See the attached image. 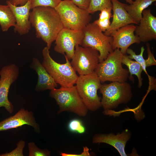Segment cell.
<instances>
[{
	"label": "cell",
	"instance_id": "1",
	"mask_svg": "<svg viewBox=\"0 0 156 156\" xmlns=\"http://www.w3.org/2000/svg\"><path fill=\"white\" fill-rule=\"evenodd\" d=\"M29 20L35 29L37 38L46 43L50 49L52 43L63 26L58 13L54 8L39 7L32 9Z\"/></svg>",
	"mask_w": 156,
	"mask_h": 156
},
{
	"label": "cell",
	"instance_id": "2",
	"mask_svg": "<svg viewBox=\"0 0 156 156\" xmlns=\"http://www.w3.org/2000/svg\"><path fill=\"white\" fill-rule=\"evenodd\" d=\"M123 55L120 49L117 48L110 53L105 60L99 63L94 71L101 83L127 81L129 72L122 66Z\"/></svg>",
	"mask_w": 156,
	"mask_h": 156
},
{
	"label": "cell",
	"instance_id": "3",
	"mask_svg": "<svg viewBox=\"0 0 156 156\" xmlns=\"http://www.w3.org/2000/svg\"><path fill=\"white\" fill-rule=\"evenodd\" d=\"M49 49L44 47L42 50L43 60L42 63L55 82L61 87H69L76 84L78 76L66 55L63 64L55 61L50 54Z\"/></svg>",
	"mask_w": 156,
	"mask_h": 156
},
{
	"label": "cell",
	"instance_id": "4",
	"mask_svg": "<svg viewBox=\"0 0 156 156\" xmlns=\"http://www.w3.org/2000/svg\"><path fill=\"white\" fill-rule=\"evenodd\" d=\"M54 8L64 28L82 30L92 19L91 16L87 10L79 8L71 0H61Z\"/></svg>",
	"mask_w": 156,
	"mask_h": 156
},
{
	"label": "cell",
	"instance_id": "5",
	"mask_svg": "<svg viewBox=\"0 0 156 156\" xmlns=\"http://www.w3.org/2000/svg\"><path fill=\"white\" fill-rule=\"evenodd\" d=\"M99 90L102 95L101 103L103 112L112 110L120 104L127 103L132 97L131 87L126 81L101 84Z\"/></svg>",
	"mask_w": 156,
	"mask_h": 156
},
{
	"label": "cell",
	"instance_id": "6",
	"mask_svg": "<svg viewBox=\"0 0 156 156\" xmlns=\"http://www.w3.org/2000/svg\"><path fill=\"white\" fill-rule=\"evenodd\" d=\"M49 95L55 100L59 107L58 114L68 111L80 116L87 115L88 109L79 96L76 86L55 88L51 90Z\"/></svg>",
	"mask_w": 156,
	"mask_h": 156
},
{
	"label": "cell",
	"instance_id": "7",
	"mask_svg": "<svg viewBox=\"0 0 156 156\" xmlns=\"http://www.w3.org/2000/svg\"><path fill=\"white\" fill-rule=\"evenodd\" d=\"M101 82L95 71L79 75L76 83L78 93L88 109L94 111L101 107V98L97 94Z\"/></svg>",
	"mask_w": 156,
	"mask_h": 156
},
{
	"label": "cell",
	"instance_id": "8",
	"mask_svg": "<svg viewBox=\"0 0 156 156\" xmlns=\"http://www.w3.org/2000/svg\"><path fill=\"white\" fill-rule=\"evenodd\" d=\"M84 38L81 45L83 47H90L98 51L99 54V63L102 62L112 49L113 38L107 36L93 22L88 24L83 29Z\"/></svg>",
	"mask_w": 156,
	"mask_h": 156
},
{
	"label": "cell",
	"instance_id": "9",
	"mask_svg": "<svg viewBox=\"0 0 156 156\" xmlns=\"http://www.w3.org/2000/svg\"><path fill=\"white\" fill-rule=\"evenodd\" d=\"M70 63L79 75L89 74L94 71L99 63V54L90 47L76 45Z\"/></svg>",
	"mask_w": 156,
	"mask_h": 156
},
{
	"label": "cell",
	"instance_id": "10",
	"mask_svg": "<svg viewBox=\"0 0 156 156\" xmlns=\"http://www.w3.org/2000/svg\"><path fill=\"white\" fill-rule=\"evenodd\" d=\"M82 30H77L63 28L57 35L54 50L65 55L68 60L71 59L76 45H81L84 38Z\"/></svg>",
	"mask_w": 156,
	"mask_h": 156
},
{
	"label": "cell",
	"instance_id": "11",
	"mask_svg": "<svg viewBox=\"0 0 156 156\" xmlns=\"http://www.w3.org/2000/svg\"><path fill=\"white\" fill-rule=\"evenodd\" d=\"M18 67L14 64L3 67L0 70V108L4 107L10 114L14 111V106L9 100L8 94L11 85L17 79Z\"/></svg>",
	"mask_w": 156,
	"mask_h": 156
},
{
	"label": "cell",
	"instance_id": "12",
	"mask_svg": "<svg viewBox=\"0 0 156 156\" xmlns=\"http://www.w3.org/2000/svg\"><path fill=\"white\" fill-rule=\"evenodd\" d=\"M27 125L33 127L38 133L40 132L39 124L34 116L33 113L21 108L14 115L0 122V131H6Z\"/></svg>",
	"mask_w": 156,
	"mask_h": 156
},
{
	"label": "cell",
	"instance_id": "13",
	"mask_svg": "<svg viewBox=\"0 0 156 156\" xmlns=\"http://www.w3.org/2000/svg\"><path fill=\"white\" fill-rule=\"evenodd\" d=\"M135 28L133 24H130L120 28L112 33L110 36L113 38V50L119 48L123 55H125L131 45L139 43L138 38L134 34Z\"/></svg>",
	"mask_w": 156,
	"mask_h": 156
},
{
	"label": "cell",
	"instance_id": "14",
	"mask_svg": "<svg viewBox=\"0 0 156 156\" xmlns=\"http://www.w3.org/2000/svg\"><path fill=\"white\" fill-rule=\"evenodd\" d=\"M135 31L140 42H147L156 39V17L151 13V9L144 10L142 17Z\"/></svg>",
	"mask_w": 156,
	"mask_h": 156
},
{
	"label": "cell",
	"instance_id": "15",
	"mask_svg": "<svg viewBox=\"0 0 156 156\" xmlns=\"http://www.w3.org/2000/svg\"><path fill=\"white\" fill-rule=\"evenodd\" d=\"M131 132L127 129L121 133L98 134L94 135L92 138L94 143H104L109 144L116 148L121 156H126L125 148L127 142L130 138Z\"/></svg>",
	"mask_w": 156,
	"mask_h": 156
},
{
	"label": "cell",
	"instance_id": "16",
	"mask_svg": "<svg viewBox=\"0 0 156 156\" xmlns=\"http://www.w3.org/2000/svg\"><path fill=\"white\" fill-rule=\"evenodd\" d=\"M31 0H29L22 6H16L12 4L9 0L6 4L11 10L14 15L16 24L14 27V31L20 35L27 34L30 30L31 25L29 20Z\"/></svg>",
	"mask_w": 156,
	"mask_h": 156
},
{
	"label": "cell",
	"instance_id": "17",
	"mask_svg": "<svg viewBox=\"0 0 156 156\" xmlns=\"http://www.w3.org/2000/svg\"><path fill=\"white\" fill-rule=\"evenodd\" d=\"M113 11V19L109 29L104 34L110 36L120 28L130 24H137L125 9L124 4L118 0H111Z\"/></svg>",
	"mask_w": 156,
	"mask_h": 156
},
{
	"label": "cell",
	"instance_id": "18",
	"mask_svg": "<svg viewBox=\"0 0 156 156\" xmlns=\"http://www.w3.org/2000/svg\"><path fill=\"white\" fill-rule=\"evenodd\" d=\"M30 67L35 70L38 76V82L35 89L36 91L39 92L48 90H51L57 87V83L38 59L33 57Z\"/></svg>",
	"mask_w": 156,
	"mask_h": 156
},
{
	"label": "cell",
	"instance_id": "19",
	"mask_svg": "<svg viewBox=\"0 0 156 156\" xmlns=\"http://www.w3.org/2000/svg\"><path fill=\"white\" fill-rule=\"evenodd\" d=\"M156 0H135L131 4H124L125 8L132 19L138 25L142 17L143 11Z\"/></svg>",
	"mask_w": 156,
	"mask_h": 156
},
{
	"label": "cell",
	"instance_id": "20",
	"mask_svg": "<svg viewBox=\"0 0 156 156\" xmlns=\"http://www.w3.org/2000/svg\"><path fill=\"white\" fill-rule=\"evenodd\" d=\"M146 46L148 55V57L146 59H144L143 56L145 50L143 46L141 48V52L139 55H136L132 49L129 48L127 49L126 53L129 55L128 56L130 58L135 60L141 66L143 70L147 74L146 68L151 66L156 65V61L151 51L149 44L147 43Z\"/></svg>",
	"mask_w": 156,
	"mask_h": 156
},
{
	"label": "cell",
	"instance_id": "21",
	"mask_svg": "<svg viewBox=\"0 0 156 156\" xmlns=\"http://www.w3.org/2000/svg\"><path fill=\"white\" fill-rule=\"evenodd\" d=\"M16 23L14 15L9 6L0 4V25L2 31H7L10 27L14 26Z\"/></svg>",
	"mask_w": 156,
	"mask_h": 156
},
{
	"label": "cell",
	"instance_id": "22",
	"mask_svg": "<svg viewBox=\"0 0 156 156\" xmlns=\"http://www.w3.org/2000/svg\"><path fill=\"white\" fill-rule=\"evenodd\" d=\"M122 64L126 65L128 68L130 73L129 78L131 81H134L132 77L133 75H136L138 79V87L140 88L142 85V78L141 77L142 73L143 70L141 66L137 62L134 61L130 58L126 54L123 55L122 58Z\"/></svg>",
	"mask_w": 156,
	"mask_h": 156
},
{
	"label": "cell",
	"instance_id": "23",
	"mask_svg": "<svg viewBox=\"0 0 156 156\" xmlns=\"http://www.w3.org/2000/svg\"><path fill=\"white\" fill-rule=\"evenodd\" d=\"M112 8H105L101 10L99 18L93 22L103 32H105L110 27L111 23L110 19L112 17L111 12Z\"/></svg>",
	"mask_w": 156,
	"mask_h": 156
},
{
	"label": "cell",
	"instance_id": "24",
	"mask_svg": "<svg viewBox=\"0 0 156 156\" xmlns=\"http://www.w3.org/2000/svg\"><path fill=\"white\" fill-rule=\"evenodd\" d=\"M109 7H112L111 0H90L87 10L90 14H93L104 8Z\"/></svg>",
	"mask_w": 156,
	"mask_h": 156
},
{
	"label": "cell",
	"instance_id": "25",
	"mask_svg": "<svg viewBox=\"0 0 156 156\" xmlns=\"http://www.w3.org/2000/svg\"><path fill=\"white\" fill-rule=\"evenodd\" d=\"M61 0H31V10L39 7H50L55 8Z\"/></svg>",
	"mask_w": 156,
	"mask_h": 156
},
{
	"label": "cell",
	"instance_id": "26",
	"mask_svg": "<svg viewBox=\"0 0 156 156\" xmlns=\"http://www.w3.org/2000/svg\"><path fill=\"white\" fill-rule=\"evenodd\" d=\"M29 156H49L51 151L47 149H42L38 148L34 142H31L28 144Z\"/></svg>",
	"mask_w": 156,
	"mask_h": 156
},
{
	"label": "cell",
	"instance_id": "27",
	"mask_svg": "<svg viewBox=\"0 0 156 156\" xmlns=\"http://www.w3.org/2000/svg\"><path fill=\"white\" fill-rule=\"evenodd\" d=\"M68 130L72 132L83 134L86 131V129L82 121L77 119H74L70 120L68 125Z\"/></svg>",
	"mask_w": 156,
	"mask_h": 156
},
{
	"label": "cell",
	"instance_id": "28",
	"mask_svg": "<svg viewBox=\"0 0 156 156\" xmlns=\"http://www.w3.org/2000/svg\"><path fill=\"white\" fill-rule=\"evenodd\" d=\"M25 143L23 140L19 141L15 148L10 152L0 154V156H23V150Z\"/></svg>",
	"mask_w": 156,
	"mask_h": 156
},
{
	"label": "cell",
	"instance_id": "29",
	"mask_svg": "<svg viewBox=\"0 0 156 156\" xmlns=\"http://www.w3.org/2000/svg\"><path fill=\"white\" fill-rule=\"evenodd\" d=\"M73 3L80 8L87 10L90 0H71Z\"/></svg>",
	"mask_w": 156,
	"mask_h": 156
},
{
	"label": "cell",
	"instance_id": "30",
	"mask_svg": "<svg viewBox=\"0 0 156 156\" xmlns=\"http://www.w3.org/2000/svg\"><path fill=\"white\" fill-rule=\"evenodd\" d=\"M88 148L86 146L83 147V152L80 154H68L64 153H61L60 155L62 156H90Z\"/></svg>",
	"mask_w": 156,
	"mask_h": 156
},
{
	"label": "cell",
	"instance_id": "31",
	"mask_svg": "<svg viewBox=\"0 0 156 156\" xmlns=\"http://www.w3.org/2000/svg\"><path fill=\"white\" fill-rule=\"evenodd\" d=\"M13 5L16 6H22L25 4L29 0H9Z\"/></svg>",
	"mask_w": 156,
	"mask_h": 156
},
{
	"label": "cell",
	"instance_id": "32",
	"mask_svg": "<svg viewBox=\"0 0 156 156\" xmlns=\"http://www.w3.org/2000/svg\"><path fill=\"white\" fill-rule=\"evenodd\" d=\"M125 1L127 2L129 4H132L133 1V0H124Z\"/></svg>",
	"mask_w": 156,
	"mask_h": 156
},
{
	"label": "cell",
	"instance_id": "33",
	"mask_svg": "<svg viewBox=\"0 0 156 156\" xmlns=\"http://www.w3.org/2000/svg\"></svg>",
	"mask_w": 156,
	"mask_h": 156
},
{
	"label": "cell",
	"instance_id": "34",
	"mask_svg": "<svg viewBox=\"0 0 156 156\" xmlns=\"http://www.w3.org/2000/svg\"></svg>",
	"mask_w": 156,
	"mask_h": 156
}]
</instances>
